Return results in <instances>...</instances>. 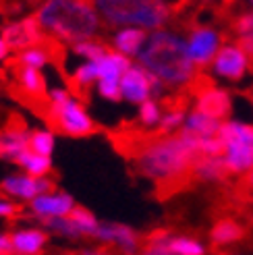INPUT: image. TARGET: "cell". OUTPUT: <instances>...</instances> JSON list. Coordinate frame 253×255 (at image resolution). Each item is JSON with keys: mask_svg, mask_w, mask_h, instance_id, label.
<instances>
[{"mask_svg": "<svg viewBox=\"0 0 253 255\" xmlns=\"http://www.w3.org/2000/svg\"><path fill=\"white\" fill-rule=\"evenodd\" d=\"M42 29L60 42H87L102 27V19L96 2H75V0H54L46 2L35 12Z\"/></svg>", "mask_w": 253, "mask_h": 255, "instance_id": "6da1fadb", "label": "cell"}, {"mask_svg": "<svg viewBox=\"0 0 253 255\" xmlns=\"http://www.w3.org/2000/svg\"><path fill=\"white\" fill-rule=\"evenodd\" d=\"M139 60L145 71L168 85H187L195 77V73H201L189 56L187 44L166 31H156L149 37L145 50L139 54Z\"/></svg>", "mask_w": 253, "mask_h": 255, "instance_id": "7a4b0ae2", "label": "cell"}, {"mask_svg": "<svg viewBox=\"0 0 253 255\" xmlns=\"http://www.w3.org/2000/svg\"><path fill=\"white\" fill-rule=\"evenodd\" d=\"M106 25H141L158 29L174 15V6L149 0H102L96 2Z\"/></svg>", "mask_w": 253, "mask_h": 255, "instance_id": "3957f363", "label": "cell"}, {"mask_svg": "<svg viewBox=\"0 0 253 255\" xmlns=\"http://www.w3.org/2000/svg\"><path fill=\"white\" fill-rule=\"evenodd\" d=\"M44 123L50 127L52 133L69 135V137H87L104 131L100 125H96L79 102H69V104H54L50 100V110L46 114Z\"/></svg>", "mask_w": 253, "mask_h": 255, "instance_id": "277c9868", "label": "cell"}, {"mask_svg": "<svg viewBox=\"0 0 253 255\" xmlns=\"http://www.w3.org/2000/svg\"><path fill=\"white\" fill-rule=\"evenodd\" d=\"M44 29L40 21H37L35 15L31 17H25L23 21H15L10 25H4L2 29V40L6 42L8 48L17 50V54L23 52V50H29V48H35L40 44V40L44 37Z\"/></svg>", "mask_w": 253, "mask_h": 255, "instance_id": "5b68a950", "label": "cell"}, {"mask_svg": "<svg viewBox=\"0 0 253 255\" xmlns=\"http://www.w3.org/2000/svg\"><path fill=\"white\" fill-rule=\"evenodd\" d=\"M218 42H220L218 33L214 29H208V27L191 29L187 50H189V56H191L197 71H204L210 65V60L214 58V54H216V50H218Z\"/></svg>", "mask_w": 253, "mask_h": 255, "instance_id": "8992f818", "label": "cell"}, {"mask_svg": "<svg viewBox=\"0 0 253 255\" xmlns=\"http://www.w3.org/2000/svg\"><path fill=\"white\" fill-rule=\"evenodd\" d=\"M121 89H123V96L129 102L143 104V102H147L149 94L154 92V75L145 71L143 67H131L123 75Z\"/></svg>", "mask_w": 253, "mask_h": 255, "instance_id": "52a82bcc", "label": "cell"}, {"mask_svg": "<svg viewBox=\"0 0 253 255\" xmlns=\"http://www.w3.org/2000/svg\"><path fill=\"white\" fill-rule=\"evenodd\" d=\"M195 112L199 114H206V117L214 119V121H226L231 117L233 112V102H231V96L229 92L224 89H208L204 92L199 98H197V106H195Z\"/></svg>", "mask_w": 253, "mask_h": 255, "instance_id": "ba28073f", "label": "cell"}, {"mask_svg": "<svg viewBox=\"0 0 253 255\" xmlns=\"http://www.w3.org/2000/svg\"><path fill=\"white\" fill-rule=\"evenodd\" d=\"M247 67H249L247 56L237 46H224V48H220L216 58H214V71H216L220 77H226L231 81L241 79L245 75Z\"/></svg>", "mask_w": 253, "mask_h": 255, "instance_id": "9c48e42d", "label": "cell"}, {"mask_svg": "<svg viewBox=\"0 0 253 255\" xmlns=\"http://www.w3.org/2000/svg\"><path fill=\"white\" fill-rule=\"evenodd\" d=\"M73 208V197L60 191L54 195H40L31 201V210L37 218H67Z\"/></svg>", "mask_w": 253, "mask_h": 255, "instance_id": "30bf717a", "label": "cell"}, {"mask_svg": "<svg viewBox=\"0 0 253 255\" xmlns=\"http://www.w3.org/2000/svg\"><path fill=\"white\" fill-rule=\"evenodd\" d=\"M245 237H247L245 226L239 224L233 218H220L210 231V239H212L214 249H222L224 245L239 243V241H243Z\"/></svg>", "mask_w": 253, "mask_h": 255, "instance_id": "8fae6325", "label": "cell"}, {"mask_svg": "<svg viewBox=\"0 0 253 255\" xmlns=\"http://www.w3.org/2000/svg\"><path fill=\"white\" fill-rule=\"evenodd\" d=\"M10 239L17 255H44V245L48 243V235L37 228H25V231L12 233Z\"/></svg>", "mask_w": 253, "mask_h": 255, "instance_id": "7c38bea8", "label": "cell"}, {"mask_svg": "<svg viewBox=\"0 0 253 255\" xmlns=\"http://www.w3.org/2000/svg\"><path fill=\"white\" fill-rule=\"evenodd\" d=\"M0 191L4 195H15L23 199H35L40 197V178L31 176H8L0 183Z\"/></svg>", "mask_w": 253, "mask_h": 255, "instance_id": "4fadbf2b", "label": "cell"}, {"mask_svg": "<svg viewBox=\"0 0 253 255\" xmlns=\"http://www.w3.org/2000/svg\"><path fill=\"white\" fill-rule=\"evenodd\" d=\"M98 69H100V79L119 81V79H123V75L131 69V62L125 54L117 52V50L112 48L106 54V58L98 62Z\"/></svg>", "mask_w": 253, "mask_h": 255, "instance_id": "5bb4252c", "label": "cell"}, {"mask_svg": "<svg viewBox=\"0 0 253 255\" xmlns=\"http://www.w3.org/2000/svg\"><path fill=\"white\" fill-rule=\"evenodd\" d=\"M216 137L226 147L239 145V143L253 145V127L251 125H241V123H222Z\"/></svg>", "mask_w": 253, "mask_h": 255, "instance_id": "9a60e30c", "label": "cell"}, {"mask_svg": "<svg viewBox=\"0 0 253 255\" xmlns=\"http://www.w3.org/2000/svg\"><path fill=\"white\" fill-rule=\"evenodd\" d=\"M224 160H226V166L231 168L233 174L251 170V168H253V145L239 143V145L226 147Z\"/></svg>", "mask_w": 253, "mask_h": 255, "instance_id": "2e32d148", "label": "cell"}, {"mask_svg": "<svg viewBox=\"0 0 253 255\" xmlns=\"http://www.w3.org/2000/svg\"><path fill=\"white\" fill-rule=\"evenodd\" d=\"M145 37H147V33L143 29L131 27V29H123L121 33H117V37L112 40V44H115V50H119L121 54L131 56V54L139 52V48L143 46Z\"/></svg>", "mask_w": 253, "mask_h": 255, "instance_id": "e0dca14e", "label": "cell"}, {"mask_svg": "<svg viewBox=\"0 0 253 255\" xmlns=\"http://www.w3.org/2000/svg\"><path fill=\"white\" fill-rule=\"evenodd\" d=\"M15 164L23 166L25 170L29 172L31 178H44L50 170H52V162H50V158L37 156V154H33L31 149H25L23 154L15 160Z\"/></svg>", "mask_w": 253, "mask_h": 255, "instance_id": "ac0fdd59", "label": "cell"}, {"mask_svg": "<svg viewBox=\"0 0 253 255\" xmlns=\"http://www.w3.org/2000/svg\"><path fill=\"white\" fill-rule=\"evenodd\" d=\"M220 127H222V123L206 117V114H199V112H191V117H189L185 123V129L193 131L201 137H216Z\"/></svg>", "mask_w": 253, "mask_h": 255, "instance_id": "d6986e66", "label": "cell"}, {"mask_svg": "<svg viewBox=\"0 0 253 255\" xmlns=\"http://www.w3.org/2000/svg\"><path fill=\"white\" fill-rule=\"evenodd\" d=\"M67 218L79 228L85 239H96V233H98L100 226H98V220L94 218V214L90 210H85L81 206H75Z\"/></svg>", "mask_w": 253, "mask_h": 255, "instance_id": "ffe728a7", "label": "cell"}, {"mask_svg": "<svg viewBox=\"0 0 253 255\" xmlns=\"http://www.w3.org/2000/svg\"><path fill=\"white\" fill-rule=\"evenodd\" d=\"M27 145L33 154L37 156H50V151L54 147V137L50 131H42V129H35V131H29V137H27Z\"/></svg>", "mask_w": 253, "mask_h": 255, "instance_id": "44dd1931", "label": "cell"}, {"mask_svg": "<svg viewBox=\"0 0 253 255\" xmlns=\"http://www.w3.org/2000/svg\"><path fill=\"white\" fill-rule=\"evenodd\" d=\"M73 50L77 54L85 56V58H90V62H100V60H104L106 54L110 52V46L104 44V42H96V40H87V42H79V44H75Z\"/></svg>", "mask_w": 253, "mask_h": 255, "instance_id": "7402d4cb", "label": "cell"}, {"mask_svg": "<svg viewBox=\"0 0 253 255\" xmlns=\"http://www.w3.org/2000/svg\"><path fill=\"white\" fill-rule=\"evenodd\" d=\"M172 255H204V247H201L195 239L189 237H172L166 247Z\"/></svg>", "mask_w": 253, "mask_h": 255, "instance_id": "603a6c76", "label": "cell"}, {"mask_svg": "<svg viewBox=\"0 0 253 255\" xmlns=\"http://www.w3.org/2000/svg\"><path fill=\"white\" fill-rule=\"evenodd\" d=\"M19 65L23 67H31V69H40L48 62V54L40 48H29V50H23V52L17 54L15 58Z\"/></svg>", "mask_w": 253, "mask_h": 255, "instance_id": "cb8c5ba5", "label": "cell"}, {"mask_svg": "<svg viewBox=\"0 0 253 255\" xmlns=\"http://www.w3.org/2000/svg\"><path fill=\"white\" fill-rule=\"evenodd\" d=\"M160 106L156 104V102H143L141 106H139V123H141L143 127H151V125H156L160 123Z\"/></svg>", "mask_w": 253, "mask_h": 255, "instance_id": "d4e9b609", "label": "cell"}, {"mask_svg": "<svg viewBox=\"0 0 253 255\" xmlns=\"http://www.w3.org/2000/svg\"><path fill=\"white\" fill-rule=\"evenodd\" d=\"M231 29L237 33V37L253 33V10L237 15V17L231 21Z\"/></svg>", "mask_w": 253, "mask_h": 255, "instance_id": "484cf974", "label": "cell"}, {"mask_svg": "<svg viewBox=\"0 0 253 255\" xmlns=\"http://www.w3.org/2000/svg\"><path fill=\"white\" fill-rule=\"evenodd\" d=\"M98 92H100V96H104L106 100H112V102H121V100H123V89H121L119 81L100 79V83H98Z\"/></svg>", "mask_w": 253, "mask_h": 255, "instance_id": "4316f807", "label": "cell"}, {"mask_svg": "<svg viewBox=\"0 0 253 255\" xmlns=\"http://www.w3.org/2000/svg\"><path fill=\"white\" fill-rule=\"evenodd\" d=\"M235 42H237V48L241 50V52L247 56V62H249V71L253 73V33L237 37Z\"/></svg>", "mask_w": 253, "mask_h": 255, "instance_id": "83f0119b", "label": "cell"}, {"mask_svg": "<svg viewBox=\"0 0 253 255\" xmlns=\"http://www.w3.org/2000/svg\"><path fill=\"white\" fill-rule=\"evenodd\" d=\"M21 212H23V206H15V203H8V201L0 199V216H4V218H8L10 222L17 220L21 216Z\"/></svg>", "mask_w": 253, "mask_h": 255, "instance_id": "f1b7e54d", "label": "cell"}, {"mask_svg": "<svg viewBox=\"0 0 253 255\" xmlns=\"http://www.w3.org/2000/svg\"><path fill=\"white\" fill-rule=\"evenodd\" d=\"M0 255H17L10 235H0Z\"/></svg>", "mask_w": 253, "mask_h": 255, "instance_id": "f546056e", "label": "cell"}, {"mask_svg": "<svg viewBox=\"0 0 253 255\" xmlns=\"http://www.w3.org/2000/svg\"><path fill=\"white\" fill-rule=\"evenodd\" d=\"M117 249L112 247V245H106L102 249H98L96 253H87V251H67V255H112Z\"/></svg>", "mask_w": 253, "mask_h": 255, "instance_id": "4dcf8cb0", "label": "cell"}, {"mask_svg": "<svg viewBox=\"0 0 253 255\" xmlns=\"http://www.w3.org/2000/svg\"><path fill=\"white\" fill-rule=\"evenodd\" d=\"M239 187H241V189H253V168L241 176V183H239Z\"/></svg>", "mask_w": 253, "mask_h": 255, "instance_id": "1f68e13d", "label": "cell"}, {"mask_svg": "<svg viewBox=\"0 0 253 255\" xmlns=\"http://www.w3.org/2000/svg\"><path fill=\"white\" fill-rule=\"evenodd\" d=\"M143 255H172L168 249H145Z\"/></svg>", "mask_w": 253, "mask_h": 255, "instance_id": "d6a6232c", "label": "cell"}, {"mask_svg": "<svg viewBox=\"0 0 253 255\" xmlns=\"http://www.w3.org/2000/svg\"><path fill=\"white\" fill-rule=\"evenodd\" d=\"M6 54H8V46L2 37H0V60H6Z\"/></svg>", "mask_w": 253, "mask_h": 255, "instance_id": "836d02e7", "label": "cell"}, {"mask_svg": "<svg viewBox=\"0 0 253 255\" xmlns=\"http://www.w3.org/2000/svg\"><path fill=\"white\" fill-rule=\"evenodd\" d=\"M0 81H6V71L0 67Z\"/></svg>", "mask_w": 253, "mask_h": 255, "instance_id": "e575fe53", "label": "cell"}, {"mask_svg": "<svg viewBox=\"0 0 253 255\" xmlns=\"http://www.w3.org/2000/svg\"><path fill=\"white\" fill-rule=\"evenodd\" d=\"M245 96L251 100V104H253V87H251V89H247V92H245Z\"/></svg>", "mask_w": 253, "mask_h": 255, "instance_id": "d590c367", "label": "cell"}, {"mask_svg": "<svg viewBox=\"0 0 253 255\" xmlns=\"http://www.w3.org/2000/svg\"><path fill=\"white\" fill-rule=\"evenodd\" d=\"M0 10H4V4H0Z\"/></svg>", "mask_w": 253, "mask_h": 255, "instance_id": "8d00e7d4", "label": "cell"}]
</instances>
